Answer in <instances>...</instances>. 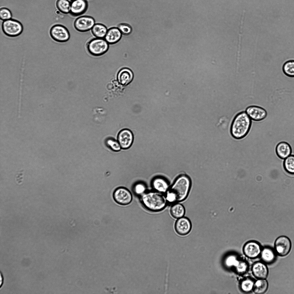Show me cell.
I'll return each mask as SVG.
<instances>
[{
	"mask_svg": "<svg viewBox=\"0 0 294 294\" xmlns=\"http://www.w3.org/2000/svg\"><path fill=\"white\" fill-rule=\"evenodd\" d=\"M191 185V180L188 175L181 174L178 176L165 194L168 204H173L185 200Z\"/></svg>",
	"mask_w": 294,
	"mask_h": 294,
	"instance_id": "1",
	"label": "cell"
},
{
	"mask_svg": "<svg viewBox=\"0 0 294 294\" xmlns=\"http://www.w3.org/2000/svg\"><path fill=\"white\" fill-rule=\"evenodd\" d=\"M140 200L145 208L153 212L163 210L168 204L165 194L153 190L147 191L141 196Z\"/></svg>",
	"mask_w": 294,
	"mask_h": 294,
	"instance_id": "2",
	"label": "cell"
},
{
	"mask_svg": "<svg viewBox=\"0 0 294 294\" xmlns=\"http://www.w3.org/2000/svg\"><path fill=\"white\" fill-rule=\"evenodd\" d=\"M252 120L245 111H241L237 114L230 126V132L232 137L237 140L245 137L250 131Z\"/></svg>",
	"mask_w": 294,
	"mask_h": 294,
	"instance_id": "3",
	"label": "cell"
},
{
	"mask_svg": "<svg viewBox=\"0 0 294 294\" xmlns=\"http://www.w3.org/2000/svg\"><path fill=\"white\" fill-rule=\"evenodd\" d=\"M88 52L95 57L101 56L108 50L109 44L104 38L95 37L89 40L86 45Z\"/></svg>",
	"mask_w": 294,
	"mask_h": 294,
	"instance_id": "4",
	"label": "cell"
},
{
	"mask_svg": "<svg viewBox=\"0 0 294 294\" xmlns=\"http://www.w3.org/2000/svg\"><path fill=\"white\" fill-rule=\"evenodd\" d=\"M2 29L6 35L14 37L19 36L22 33L23 28L22 24L19 21L14 19H10L3 22Z\"/></svg>",
	"mask_w": 294,
	"mask_h": 294,
	"instance_id": "5",
	"label": "cell"
},
{
	"mask_svg": "<svg viewBox=\"0 0 294 294\" xmlns=\"http://www.w3.org/2000/svg\"><path fill=\"white\" fill-rule=\"evenodd\" d=\"M51 38L59 42L67 41L70 38V34L67 29L61 24H56L51 27L50 31Z\"/></svg>",
	"mask_w": 294,
	"mask_h": 294,
	"instance_id": "6",
	"label": "cell"
},
{
	"mask_svg": "<svg viewBox=\"0 0 294 294\" xmlns=\"http://www.w3.org/2000/svg\"><path fill=\"white\" fill-rule=\"evenodd\" d=\"M113 198L117 204L126 206L129 204L132 200L131 192L127 188L120 187L116 188L113 194Z\"/></svg>",
	"mask_w": 294,
	"mask_h": 294,
	"instance_id": "7",
	"label": "cell"
},
{
	"mask_svg": "<svg viewBox=\"0 0 294 294\" xmlns=\"http://www.w3.org/2000/svg\"><path fill=\"white\" fill-rule=\"evenodd\" d=\"M291 246L289 239L287 236H281L277 238L275 241L274 251L279 256H285L290 252Z\"/></svg>",
	"mask_w": 294,
	"mask_h": 294,
	"instance_id": "8",
	"label": "cell"
},
{
	"mask_svg": "<svg viewBox=\"0 0 294 294\" xmlns=\"http://www.w3.org/2000/svg\"><path fill=\"white\" fill-rule=\"evenodd\" d=\"M95 24V20L92 17L84 16L77 18L74 22V25L77 31L85 32L91 30Z\"/></svg>",
	"mask_w": 294,
	"mask_h": 294,
	"instance_id": "9",
	"label": "cell"
},
{
	"mask_svg": "<svg viewBox=\"0 0 294 294\" xmlns=\"http://www.w3.org/2000/svg\"><path fill=\"white\" fill-rule=\"evenodd\" d=\"M245 112L252 120L258 121L264 119L267 117V113L263 108L256 105L247 107Z\"/></svg>",
	"mask_w": 294,
	"mask_h": 294,
	"instance_id": "10",
	"label": "cell"
},
{
	"mask_svg": "<svg viewBox=\"0 0 294 294\" xmlns=\"http://www.w3.org/2000/svg\"><path fill=\"white\" fill-rule=\"evenodd\" d=\"M262 250L260 244L254 241L247 242L243 248V251L245 255L251 259L255 258L259 256Z\"/></svg>",
	"mask_w": 294,
	"mask_h": 294,
	"instance_id": "11",
	"label": "cell"
},
{
	"mask_svg": "<svg viewBox=\"0 0 294 294\" xmlns=\"http://www.w3.org/2000/svg\"><path fill=\"white\" fill-rule=\"evenodd\" d=\"M151 186L153 190L165 194L170 185L167 179L161 176H157L152 180Z\"/></svg>",
	"mask_w": 294,
	"mask_h": 294,
	"instance_id": "12",
	"label": "cell"
},
{
	"mask_svg": "<svg viewBox=\"0 0 294 294\" xmlns=\"http://www.w3.org/2000/svg\"><path fill=\"white\" fill-rule=\"evenodd\" d=\"M118 141L121 148L127 149L132 145L133 140V133L129 129H125L121 131L118 136Z\"/></svg>",
	"mask_w": 294,
	"mask_h": 294,
	"instance_id": "13",
	"label": "cell"
},
{
	"mask_svg": "<svg viewBox=\"0 0 294 294\" xmlns=\"http://www.w3.org/2000/svg\"><path fill=\"white\" fill-rule=\"evenodd\" d=\"M88 7V4L86 0H75L71 3L69 13L73 16H78L84 13Z\"/></svg>",
	"mask_w": 294,
	"mask_h": 294,
	"instance_id": "14",
	"label": "cell"
},
{
	"mask_svg": "<svg viewBox=\"0 0 294 294\" xmlns=\"http://www.w3.org/2000/svg\"><path fill=\"white\" fill-rule=\"evenodd\" d=\"M192 224L189 220L187 218L183 217L178 218L175 225V229L178 235H185L191 231Z\"/></svg>",
	"mask_w": 294,
	"mask_h": 294,
	"instance_id": "15",
	"label": "cell"
},
{
	"mask_svg": "<svg viewBox=\"0 0 294 294\" xmlns=\"http://www.w3.org/2000/svg\"><path fill=\"white\" fill-rule=\"evenodd\" d=\"M252 270L254 276L258 279H265L268 276V269L263 262L255 263L252 266Z\"/></svg>",
	"mask_w": 294,
	"mask_h": 294,
	"instance_id": "16",
	"label": "cell"
},
{
	"mask_svg": "<svg viewBox=\"0 0 294 294\" xmlns=\"http://www.w3.org/2000/svg\"><path fill=\"white\" fill-rule=\"evenodd\" d=\"M277 156L280 158L284 159L291 155L292 149L290 145L285 142H281L278 143L275 148Z\"/></svg>",
	"mask_w": 294,
	"mask_h": 294,
	"instance_id": "17",
	"label": "cell"
},
{
	"mask_svg": "<svg viewBox=\"0 0 294 294\" xmlns=\"http://www.w3.org/2000/svg\"><path fill=\"white\" fill-rule=\"evenodd\" d=\"M122 34L117 27H112L108 30L104 39L109 45L114 44L120 40Z\"/></svg>",
	"mask_w": 294,
	"mask_h": 294,
	"instance_id": "18",
	"label": "cell"
},
{
	"mask_svg": "<svg viewBox=\"0 0 294 294\" xmlns=\"http://www.w3.org/2000/svg\"><path fill=\"white\" fill-rule=\"evenodd\" d=\"M133 78L132 71L127 68H123L118 72L117 75L118 82L122 86H126L130 83Z\"/></svg>",
	"mask_w": 294,
	"mask_h": 294,
	"instance_id": "19",
	"label": "cell"
},
{
	"mask_svg": "<svg viewBox=\"0 0 294 294\" xmlns=\"http://www.w3.org/2000/svg\"><path fill=\"white\" fill-rule=\"evenodd\" d=\"M275 251L269 247H265L262 249L260 256L263 262L267 264L273 262L276 259Z\"/></svg>",
	"mask_w": 294,
	"mask_h": 294,
	"instance_id": "20",
	"label": "cell"
},
{
	"mask_svg": "<svg viewBox=\"0 0 294 294\" xmlns=\"http://www.w3.org/2000/svg\"><path fill=\"white\" fill-rule=\"evenodd\" d=\"M106 26L99 23L95 24L92 29V34L96 38H104L107 31Z\"/></svg>",
	"mask_w": 294,
	"mask_h": 294,
	"instance_id": "21",
	"label": "cell"
},
{
	"mask_svg": "<svg viewBox=\"0 0 294 294\" xmlns=\"http://www.w3.org/2000/svg\"><path fill=\"white\" fill-rule=\"evenodd\" d=\"M183 206L178 203L173 204L171 207L170 212L174 218L178 219L183 217L185 213Z\"/></svg>",
	"mask_w": 294,
	"mask_h": 294,
	"instance_id": "22",
	"label": "cell"
},
{
	"mask_svg": "<svg viewBox=\"0 0 294 294\" xmlns=\"http://www.w3.org/2000/svg\"><path fill=\"white\" fill-rule=\"evenodd\" d=\"M268 284L265 279H258L254 282L253 291L256 294H262L267 291Z\"/></svg>",
	"mask_w": 294,
	"mask_h": 294,
	"instance_id": "23",
	"label": "cell"
},
{
	"mask_svg": "<svg viewBox=\"0 0 294 294\" xmlns=\"http://www.w3.org/2000/svg\"><path fill=\"white\" fill-rule=\"evenodd\" d=\"M283 167L288 173L294 175V155H291L284 159Z\"/></svg>",
	"mask_w": 294,
	"mask_h": 294,
	"instance_id": "24",
	"label": "cell"
},
{
	"mask_svg": "<svg viewBox=\"0 0 294 294\" xmlns=\"http://www.w3.org/2000/svg\"><path fill=\"white\" fill-rule=\"evenodd\" d=\"M56 6L60 12L65 14L69 13L71 3L68 0H57Z\"/></svg>",
	"mask_w": 294,
	"mask_h": 294,
	"instance_id": "25",
	"label": "cell"
},
{
	"mask_svg": "<svg viewBox=\"0 0 294 294\" xmlns=\"http://www.w3.org/2000/svg\"><path fill=\"white\" fill-rule=\"evenodd\" d=\"M284 74L290 77H294V60H289L285 62L283 66Z\"/></svg>",
	"mask_w": 294,
	"mask_h": 294,
	"instance_id": "26",
	"label": "cell"
},
{
	"mask_svg": "<svg viewBox=\"0 0 294 294\" xmlns=\"http://www.w3.org/2000/svg\"><path fill=\"white\" fill-rule=\"evenodd\" d=\"M254 283V281L250 278H245L240 283V288L244 292H250L253 290Z\"/></svg>",
	"mask_w": 294,
	"mask_h": 294,
	"instance_id": "27",
	"label": "cell"
},
{
	"mask_svg": "<svg viewBox=\"0 0 294 294\" xmlns=\"http://www.w3.org/2000/svg\"><path fill=\"white\" fill-rule=\"evenodd\" d=\"M133 191L136 195L140 196L147 191L146 186L142 182H138L134 185Z\"/></svg>",
	"mask_w": 294,
	"mask_h": 294,
	"instance_id": "28",
	"label": "cell"
},
{
	"mask_svg": "<svg viewBox=\"0 0 294 294\" xmlns=\"http://www.w3.org/2000/svg\"><path fill=\"white\" fill-rule=\"evenodd\" d=\"M11 13L9 9L5 7L0 9V18L1 20L5 21L11 19Z\"/></svg>",
	"mask_w": 294,
	"mask_h": 294,
	"instance_id": "29",
	"label": "cell"
},
{
	"mask_svg": "<svg viewBox=\"0 0 294 294\" xmlns=\"http://www.w3.org/2000/svg\"><path fill=\"white\" fill-rule=\"evenodd\" d=\"M121 32L122 34L124 35H128L131 32L132 29L130 26L125 23H121L119 24L117 27Z\"/></svg>",
	"mask_w": 294,
	"mask_h": 294,
	"instance_id": "30",
	"label": "cell"
},
{
	"mask_svg": "<svg viewBox=\"0 0 294 294\" xmlns=\"http://www.w3.org/2000/svg\"><path fill=\"white\" fill-rule=\"evenodd\" d=\"M107 144L113 150L115 151H119L121 148L118 142L114 139H108Z\"/></svg>",
	"mask_w": 294,
	"mask_h": 294,
	"instance_id": "31",
	"label": "cell"
},
{
	"mask_svg": "<svg viewBox=\"0 0 294 294\" xmlns=\"http://www.w3.org/2000/svg\"><path fill=\"white\" fill-rule=\"evenodd\" d=\"M0 288H1L4 283V277L3 275L1 272L0 273Z\"/></svg>",
	"mask_w": 294,
	"mask_h": 294,
	"instance_id": "32",
	"label": "cell"
},
{
	"mask_svg": "<svg viewBox=\"0 0 294 294\" xmlns=\"http://www.w3.org/2000/svg\"><path fill=\"white\" fill-rule=\"evenodd\" d=\"M70 0L71 1H74V0Z\"/></svg>",
	"mask_w": 294,
	"mask_h": 294,
	"instance_id": "33",
	"label": "cell"
}]
</instances>
